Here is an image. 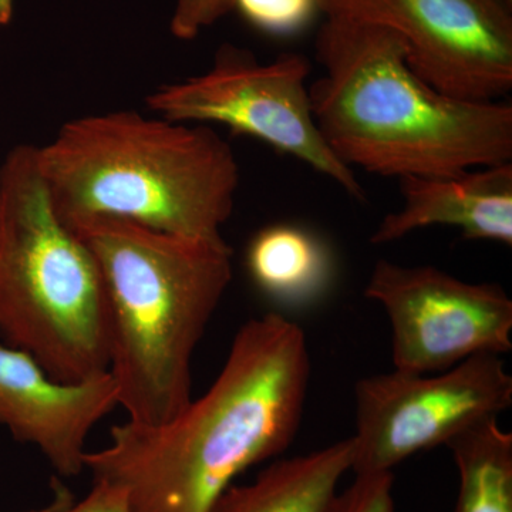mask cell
Wrapping results in <instances>:
<instances>
[{"instance_id":"16","label":"cell","mask_w":512,"mask_h":512,"mask_svg":"<svg viewBox=\"0 0 512 512\" xmlns=\"http://www.w3.org/2000/svg\"><path fill=\"white\" fill-rule=\"evenodd\" d=\"M393 473L356 474L326 512H394Z\"/></svg>"},{"instance_id":"9","label":"cell","mask_w":512,"mask_h":512,"mask_svg":"<svg viewBox=\"0 0 512 512\" xmlns=\"http://www.w3.org/2000/svg\"><path fill=\"white\" fill-rule=\"evenodd\" d=\"M365 296L389 318L394 370L443 372L470 357L512 349V301L498 284L380 259Z\"/></svg>"},{"instance_id":"11","label":"cell","mask_w":512,"mask_h":512,"mask_svg":"<svg viewBox=\"0 0 512 512\" xmlns=\"http://www.w3.org/2000/svg\"><path fill=\"white\" fill-rule=\"evenodd\" d=\"M403 205L370 237L375 245L399 241L421 228L460 229L464 239L512 245V164L474 168L443 177L399 180Z\"/></svg>"},{"instance_id":"1","label":"cell","mask_w":512,"mask_h":512,"mask_svg":"<svg viewBox=\"0 0 512 512\" xmlns=\"http://www.w3.org/2000/svg\"><path fill=\"white\" fill-rule=\"evenodd\" d=\"M309 380L301 326L275 312L249 319L200 399L157 426L111 427L110 443L87 451L84 468L120 488L130 512H210L241 474L288 450Z\"/></svg>"},{"instance_id":"13","label":"cell","mask_w":512,"mask_h":512,"mask_svg":"<svg viewBox=\"0 0 512 512\" xmlns=\"http://www.w3.org/2000/svg\"><path fill=\"white\" fill-rule=\"evenodd\" d=\"M247 268L256 288L284 305H306L325 293L332 276L328 251L295 225H269L252 238Z\"/></svg>"},{"instance_id":"3","label":"cell","mask_w":512,"mask_h":512,"mask_svg":"<svg viewBox=\"0 0 512 512\" xmlns=\"http://www.w3.org/2000/svg\"><path fill=\"white\" fill-rule=\"evenodd\" d=\"M37 161L69 228L116 218L181 237L224 238L239 187L237 157L214 127L133 110L63 124L37 146Z\"/></svg>"},{"instance_id":"12","label":"cell","mask_w":512,"mask_h":512,"mask_svg":"<svg viewBox=\"0 0 512 512\" xmlns=\"http://www.w3.org/2000/svg\"><path fill=\"white\" fill-rule=\"evenodd\" d=\"M352 439L269 464L252 483L232 484L210 512H326L352 471Z\"/></svg>"},{"instance_id":"18","label":"cell","mask_w":512,"mask_h":512,"mask_svg":"<svg viewBox=\"0 0 512 512\" xmlns=\"http://www.w3.org/2000/svg\"><path fill=\"white\" fill-rule=\"evenodd\" d=\"M30 512H130L126 497L120 488L104 481H93L92 490L80 501L70 500L69 494L60 491L55 503Z\"/></svg>"},{"instance_id":"19","label":"cell","mask_w":512,"mask_h":512,"mask_svg":"<svg viewBox=\"0 0 512 512\" xmlns=\"http://www.w3.org/2000/svg\"><path fill=\"white\" fill-rule=\"evenodd\" d=\"M15 12V0H0V28L8 26Z\"/></svg>"},{"instance_id":"8","label":"cell","mask_w":512,"mask_h":512,"mask_svg":"<svg viewBox=\"0 0 512 512\" xmlns=\"http://www.w3.org/2000/svg\"><path fill=\"white\" fill-rule=\"evenodd\" d=\"M319 9L393 30L417 76L447 96L488 103L512 90V6L504 0H319Z\"/></svg>"},{"instance_id":"14","label":"cell","mask_w":512,"mask_h":512,"mask_svg":"<svg viewBox=\"0 0 512 512\" xmlns=\"http://www.w3.org/2000/svg\"><path fill=\"white\" fill-rule=\"evenodd\" d=\"M458 473L456 512H512V434L484 421L447 444Z\"/></svg>"},{"instance_id":"7","label":"cell","mask_w":512,"mask_h":512,"mask_svg":"<svg viewBox=\"0 0 512 512\" xmlns=\"http://www.w3.org/2000/svg\"><path fill=\"white\" fill-rule=\"evenodd\" d=\"M512 406L503 357L478 355L437 373L366 376L355 387L356 474L393 473L404 460L439 446Z\"/></svg>"},{"instance_id":"6","label":"cell","mask_w":512,"mask_h":512,"mask_svg":"<svg viewBox=\"0 0 512 512\" xmlns=\"http://www.w3.org/2000/svg\"><path fill=\"white\" fill-rule=\"evenodd\" d=\"M312 64L301 53L269 63L225 43L210 70L164 84L147 97L148 109L164 119L227 127L302 161L356 200L365 190L355 171L330 150L313 117L308 79Z\"/></svg>"},{"instance_id":"20","label":"cell","mask_w":512,"mask_h":512,"mask_svg":"<svg viewBox=\"0 0 512 512\" xmlns=\"http://www.w3.org/2000/svg\"><path fill=\"white\" fill-rule=\"evenodd\" d=\"M504 2L507 3V5L512 6V0H504Z\"/></svg>"},{"instance_id":"17","label":"cell","mask_w":512,"mask_h":512,"mask_svg":"<svg viewBox=\"0 0 512 512\" xmlns=\"http://www.w3.org/2000/svg\"><path fill=\"white\" fill-rule=\"evenodd\" d=\"M231 12V0H175L170 30L174 37L190 42Z\"/></svg>"},{"instance_id":"4","label":"cell","mask_w":512,"mask_h":512,"mask_svg":"<svg viewBox=\"0 0 512 512\" xmlns=\"http://www.w3.org/2000/svg\"><path fill=\"white\" fill-rule=\"evenodd\" d=\"M70 229L103 276L119 407L143 426L173 419L192 400V357L231 284V247L116 218Z\"/></svg>"},{"instance_id":"10","label":"cell","mask_w":512,"mask_h":512,"mask_svg":"<svg viewBox=\"0 0 512 512\" xmlns=\"http://www.w3.org/2000/svg\"><path fill=\"white\" fill-rule=\"evenodd\" d=\"M116 407L110 373L57 382L28 353L0 342V426L19 443L36 447L60 477L86 470L87 439Z\"/></svg>"},{"instance_id":"2","label":"cell","mask_w":512,"mask_h":512,"mask_svg":"<svg viewBox=\"0 0 512 512\" xmlns=\"http://www.w3.org/2000/svg\"><path fill=\"white\" fill-rule=\"evenodd\" d=\"M313 117L343 164L383 177H443L512 161V104L447 96L410 67L393 30L325 18Z\"/></svg>"},{"instance_id":"15","label":"cell","mask_w":512,"mask_h":512,"mask_svg":"<svg viewBox=\"0 0 512 512\" xmlns=\"http://www.w3.org/2000/svg\"><path fill=\"white\" fill-rule=\"evenodd\" d=\"M252 28L268 35H292L308 25L320 12L319 0H231Z\"/></svg>"},{"instance_id":"5","label":"cell","mask_w":512,"mask_h":512,"mask_svg":"<svg viewBox=\"0 0 512 512\" xmlns=\"http://www.w3.org/2000/svg\"><path fill=\"white\" fill-rule=\"evenodd\" d=\"M0 342L57 382L109 373L100 266L57 215L32 144L13 147L0 164Z\"/></svg>"}]
</instances>
